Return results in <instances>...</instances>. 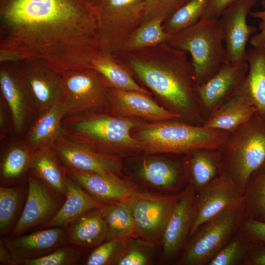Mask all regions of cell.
Masks as SVG:
<instances>
[{
	"mask_svg": "<svg viewBox=\"0 0 265 265\" xmlns=\"http://www.w3.org/2000/svg\"><path fill=\"white\" fill-rule=\"evenodd\" d=\"M95 8L83 0H0V61L31 59L58 73L93 68Z\"/></svg>",
	"mask_w": 265,
	"mask_h": 265,
	"instance_id": "6da1fadb",
	"label": "cell"
},
{
	"mask_svg": "<svg viewBox=\"0 0 265 265\" xmlns=\"http://www.w3.org/2000/svg\"><path fill=\"white\" fill-rule=\"evenodd\" d=\"M119 56L181 120L203 126L205 120L199 106L193 67L186 52L164 42Z\"/></svg>",
	"mask_w": 265,
	"mask_h": 265,
	"instance_id": "7a4b0ae2",
	"label": "cell"
},
{
	"mask_svg": "<svg viewBox=\"0 0 265 265\" xmlns=\"http://www.w3.org/2000/svg\"><path fill=\"white\" fill-rule=\"evenodd\" d=\"M141 124L138 118L95 111L64 116L61 128L63 135L93 151L119 156L140 150L132 130Z\"/></svg>",
	"mask_w": 265,
	"mask_h": 265,
	"instance_id": "3957f363",
	"label": "cell"
},
{
	"mask_svg": "<svg viewBox=\"0 0 265 265\" xmlns=\"http://www.w3.org/2000/svg\"><path fill=\"white\" fill-rule=\"evenodd\" d=\"M132 136L147 154H186L202 149H219L229 132L180 120L153 122L134 128Z\"/></svg>",
	"mask_w": 265,
	"mask_h": 265,
	"instance_id": "277c9868",
	"label": "cell"
},
{
	"mask_svg": "<svg viewBox=\"0 0 265 265\" xmlns=\"http://www.w3.org/2000/svg\"><path fill=\"white\" fill-rule=\"evenodd\" d=\"M219 150L222 158L220 174L231 179L243 195L251 175L265 163V120L256 112L229 132Z\"/></svg>",
	"mask_w": 265,
	"mask_h": 265,
	"instance_id": "5b68a950",
	"label": "cell"
},
{
	"mask_svg": "<svg viewBox=\"0 0 265 265\" xmlns=\"http://www.w3.org/2000/svg\"><path fill=\"white\" fill-rule=\"evenodd\" d=\"M166 42L190 54L197 86L212 78L227 61L220 18L200 19L193 26L170 35Z\"/></svg>",
	"mask_w": 265,
	"mask_h": 265,
	"instance_id": "8992f818",
	"label": "cell"
},
{
	"mask_svg": "<svg viewBox=\"0 0 265 265\" xmlns=\"http://www.w3.org/2000/svg\"><path fill=\"white\" fill-rule=\"evenodd\" d=\"M145 0H101L95 7L100 52L118 56L144 14Z\"/></svg>",
	"mask_w": 265,
	"mask_h": 265,
	"instance_id": "52a82bcc",
	"label": "cell"
},
{
	"mask_svg": "<svg viewBox=\"0 0 265 265\" xmlns=\"http://www.w3.org/2000/svg\"><path fill=\"white\" fill-rule=\"evenodd\" d=\"M244 206L221 213L203 224L192 235L178 264L208 265L239 229Z\"/></svg>",
	"mask_w": 265,
	"mask_h": 265,
	"instance_id": "ba28073f",
	"label": "cell"
},
{
	"mask_svg": "<svg viewBox=\"0 0 265 265\" xmlns=\"http://www.w3.org/2000/svg\"><path fill=\"white\" fill-rule=\"evenodd\" d=\"M64 116L79 113L110 112L108 83L93 68L64 72L60 74Z\"/></svg>",
	"mask_w": 265,
	"mask_h": 265,
	"instance_id": "9c48e42d",
	"label": "cell"
},
{
	"mask_svg": "<svg viewBox=\"0 0 265 265\" xmlns=\"http://www.w3.org/2000/svg\"><path fill=\"white\" fill-rule=\"evenodd\" d=\"M179 195H164L135 190L129 198L138 237L157 245Z\"/></svg>",
	"mask_w": 265,
	"mask_h": 265,
	"instance_id": "30bf717a",
	"label": "cell"
},
{
	"mask_svg": "<svg viewBox=\"0 0 265 265\" xmlns=\"http://www.w3.org/2000/svg\"><path fill=\"white\" fill-rule=\"evenodd\" d=\"M27 178L26 202L10 237L39 229L54 217L65 201V196L53 190L30 171Z\"/></svg>",
	"mask_w": 265,
	"mask_h": 265,
	"instance_id": "8fae6325",
	"label": "cell"
},
{
	"mask_svg": "<svg viewBox=\"0 0 265 265\" xmlns=\"http://www.w3.org/2000/svg\"><path fill=\"white\" fill-rule=\"evenodd\" d=\"M0 88L14 130L17 135H21L38 112L17 60L0 61Z\"/></svg>",
	"mask_w": 265,
	"mask_h": 265,
	"instance_id": "7c38bea8",
	"label": "cell"
},
{
	"mask_svg": "<svg viewBox=\"0 0 265 265\" xmlns=\"http://www.w3.org/2000/svg\"><path fill=\"white\" fill-rule=\"evenodd\" d=\"M194 205L195 218L189 238L208 220L244 206V197L231 179L220 174L195 193Z\"/></svg>",
	"mask_w": 265,
	"mask_h": 265,
	"instance_id": "4fadbf2b",
	"label": "cell"
},
{
	"mask_svg": "<svg viewBox=\"0 0 265 265\" xmlns=\"http://www.w3.org/2000/svg\"><path fill=\"white\" fill-rule=\"evenodd\" d=\"M248 70L247 61H227L212 78L197 87L199 106L205 120L221 105L238 94Z\"/></svg>",
	"mask_w": 265,
	"mask_h": 265,
	"instance_id": "5bb4252c",
	"label": "cell"
},
{
	"mask_svg": "<svg viewBox=\"0 0 265 265\" xmlns=\"http://www.w3.org/2000/svg\"><path fill=\"white\" fill-rule=\"evenodd\" d=\"M63 167L103 174L122 175L119 156L93 151L62 135L52 147Z\"/></svg>",
	"mask_w": 265,
	"mask_h": 265,
	"instance_id": "9a60e30c",
	"label": "cell"
},
{
	"mask_svg": "<svg viewBox=\"0 0 265 265\" xmlns=\"http://www.w3.org/2000/svg\"><path fill=\"white\" fill-rule=\"evenodd\" d=\"M195 191L188 184L180 194L168 219L162 235L163 259L176 257L189 236L195 218Z\"/></svg>",
	"mask_w": 265,
	"mask_h": 265,
	"instance_id": "2e32d148",
	"label": "cell"
},
{
	"mask_svg": "<svg viewBox=\"0 0 265 265\" xmlns=\"http://www.w3.org/2000/svg\"><path fill=\"white\" fill-rule=\"evenodd\" d=\"M256 0H237L220 17L224 34L227 61H246V47L256 27L247 24V17Z\"/></svg>",
	"mask_w": 265,
	"mask_h": 265,
	"instance_id": "e0dca14e",
	"label": "cell"
},
{
	"mask_svg": "<svg viewBox=\"0 0 265 265\" xmlns=\"http://www.w3.org/2000/svg\"><path fill=\"white\" fill-rule=\"evenodd\" d=\"M17 61L38 115L49 109L63 97L60 73L36 60L20 59Z\"/></svg>",
	"mask_w": 265,
	"mask_h": 265,
	"instance_id": "ac0fdd59",
	"label": "cell"
},
{
	"mask_svg": "<svg viewBox=\"0 0 265 265\" xmlns=\"http://www.w3.org/2000/svg\"><path fill=\"white\" fill-rule=\"evenodd\" d=\"M110 112L123 117L143 119L153 122L180 120L179 114L160 106L149 95L108 86Z\"/></svg>",
	"mask_w": 265,
	"mask_h": 265,
	"instance_id": "d6986e66",
	"label": "cell"
},
{
	"mask_svg": "<svg viewBox=\"0 0 265 265\" xmlns=\"http://www.w3.org/2000/svg\"><path fill=\"white\" fill-rule=\"evenodd\" d=\"M4 240L14 265L24 260L43 257L70 244L65 229L59 227L39 229L27 235L5 238Z\"/></svg>",
	"mask_w": 265,
	"mask_h": 265,
	"instance_id": "ffe728a7",
	"label": "cell"
},
{
	"mask_svg": "<svg viewBox=\"0 0 265 265\" xmlns=\"http://www.w3.org/2000/svg\"><path fill=\"white\" fill-rule=\"evenodd\" d=\"M63 168L68 177L77 182L90 195L102 202L128 198L136 190L131 182L121 176Z\"/></svg>",
	"mask_w": 265,
	"mask_h": 265,
	"instance_id": "44dd1931",
	"label": "cell"
},
{
	"mask_svg": "<svg viewBox=\"0 0 265 265\" xmlns=\"http://www.w3.org/2000/svg\"><path fill=\"white\" fill-rule=\"evenodd\" d=\"M66 112L62 97L51 108L36 117L27 130L24 142L36 150L52 148L62 135L61 122Z\"/></svg>",
	"mask_w": 265,
	"mask_h": 265,
	"instance_id": "7402d4cb",
	"label": "cell"
},
{
	"mask_svg": "<svg viewBox=\"0 0 265 265\" xmlns=\"http://www.w3.org/2000/svg\"><path fill=\"white\" fill-rule=\"evenodd\" d=\"M247 73L238 94L253 105L257 113L265 120V51L253 47L246 52Z\"/></svg>",
	"mask_w": 265,
	"mask_h": 265,
	"instance_id": "603a6c76",
	"label": "cell"
},
{
	"mask_svg": "<svg viewBox=\"0 0 265 265\" xmlns=\"http://www.w3.org/2000/svg\"><path fill=\"white\" fill-rule=\"evenodd\" d=\"M105 203L90 195L67 176L65 199L63 205L54 217L39 229L54 227L64 228L85 212L98 209Z\"/></svg>",
	"mask_w": 265,
	"mask_h": 265,
	"instance_id": "cb8c5ba5",
	"label": "cell"
},
{
	"mask_svg": "<svg viewBox=\"0 0 265 265\" xmlns=\"http://www.w3.org/2000/svg\"><path fill=\"white\" fill-rule=\"evenodd\" d=\"M63 228L69 243L83 249L96 247L107 239L106 225L99 209L85 212Z\"/></svg>",
	"mask_w": 265,
	"mask_h": 265,
	"instance_id": "d4e9b609",
	"label": "cell"
},
{
	"mask_svg": "<svg viewBox=\"0 0 265 265\" xmlns=\"http://www.w3.org/2000/svg\"><path fill=\"white\" fill-rule=\"evenodd\" d=\"M186 180L196 193L220 175L222 158L219 149H202L186 154Z\"/></svg>",
	"mask_w": 265,
	"mask_h": 265,
	"instance_id": "484cf974",
	"label": "cell"
},
{
	"mask_svg": "<svg viewBox=\"0 0 265 265\" xmlns=\"http://www.w3.org/2000/svg\"><path fill=\"white\" fill-rule=\"evenodd\" d=\"M137 175L147 185L165 190L175 189L183 179H186L185 166L182 167L177 162L158 158L143 159Z\"/></svg>",
	"mask_w": 265,
	"mask_h": 265,
	"instance_id": "4316f807",
	"label": "cell"
},
{
	"mask_svg": "<svg viewBox=\"0 0 265 265\" xmlns=\"http://www.w3.org/2000/svg\"><path fill=\"white\" fill-rule=\"evenodd\" d=\"M256 112L253 105L237 94L212 112L202 126L231 132L247 122Z\"/></svg>",
	"mask_w": 265,
	"mask_h": 265,
	"instance_id": "83f0119b",
	"label": "cell"
},
{
	"mask_svg": "<svg viewBox=\"0 0 265 265\" xmlns=\"http://www.w3.org/2000/svg\"><path fill=\"white\" fill-rule=\"evenodd\" d=\"M129 198L105 202L98 208L106 225V240L138 238Z\"/></svg>",
	"mask_w": 265,
	"mask_h": 265,
	"instance_id": "f1b7e54d",
	"label": "cell"
},
{
	"mask_svg": "<svg viewBox=\"0 0 265 265\" xmlns=\"http://www.w3.org/2000/svg\"><path fill=\"white\" fill-rule=\"evenodd\" d=\"M29 171L53 190L65 196L67 176L52 148L36 150Z\"/></svg>",
	"mask_w": 265,
	"mask_h": 265,
	"instance_id": "f546056e",
	"label": "cell"
},
{
	"mask_svg": "<svg viewBox=\"0 0 265 265\" xmlns=\"http://www.w3.org/2000/svg\"><path fill=\"white\" fill-rule=\"evenodd\" d=\"M36 149L24 141L10 146L0 159V172L1 186H8L29 171L31 160Z\"/></svg>",
	"mask_w": 265,
	"mask_h": 265,
	"instance_id": "4dcf8cb0",
	"label": "cell"
},
{
	"mask_svg": "<svg viewBox=\"0 0 265 265\" xmlns=\"http://www.w3.org/2000/svg\"><path fill=\"white\" fill-rule=\"evenodd\" d=\"M118 61L117 56L100 52L93 58L92 67L105 78L109 86L150 96L151 93L137 84Z\"/></svg>",
	"mask_w": 265,
	"mask_h": 265,
	"instance_id": "1f68e13d",
	"label": "cell"
},
{
	"mask_svg": "<svg viewBox=\"0 0 265 265\" xmlns=\"http://www.w3.org/2000/svg\"><path fill=\"white\" fill-rule=\"evenodd\" d=\"M243 196L244 217L265 222V163L251 175Z\"/></svg>",
	"mask_w": 265,
	"mask_h": 265,
	"instance_id": "d6a6232c",
	"label": "cell"
},
{
	"mask_svg": "<svg viewBox=\"0 0 265 265\" xmlns=\"http://www.w3.org/2000/svg\"><path fill=\"white\" fill-rule=\"evenodd\" d=\"M26 191V192H27ZM22 186L0 187V234L4 236L11 232L18 219L26 195Z\"/></svg>",
	"mask_w": 265,
	"mask_h": 265,
	"instance_id": "836d02e7",
	"label": "cell"
},
{
	"mask_svg": "<svg viewBox=\"0 0 265 265\" xmlns=\"http://www.w3.org/2000/svg\"><path fill=\"white\" fill-rule=\"evenodd\" d=\"M210 0H190L163 23L164 31L174 34L197 23L203 16Z\"/></svg>",
	"mask_w": 265,
	"mask_h": 265,
	"instance_id": "e575fe53",
	"label": "cell"
},
{
	"mask_svg": "<svg viewBox=\"0 0 265 265\" xmlns=\"http://www.w3.org/2000/svg\"><path fill=\"white\" fill-rule=\"evenodd\" d=\"M164 21L162 18H156L140 25L128 40L123 53L153 47L166 42L169 36L163 28L162 24Z\"/></svg>",
	"mask_w": 265,
	"mask_h": 265,
	"instance_id": "d590c367",
	"label": "cell"
},
{
	"mask_svg": "<svg viewBox=\"0 0 265 265\" xmlns=\"http://www.w3.org/2000/svg\"><path fill=\"white\" fill-rule=\"evenodd\" d=\"M252 242L239 229L221 249L208 265H235L245 264Z\"/></svg>",
	"mask_w": 265,
	"mask_h": 265,
	"instance_id": "8d00e7d4",
	"label": "cell"
},
{
	"mask_svg": "<svg viewBox=\"0 0 265 265\" xmlns=\"http://www.w3.org/2000/svg\"><path fill=\"white\" fill-rule=\"evenodd\" d=\"M156 245L139 238H128L113 265H148L154 256Z\"/></svg>",
	"mask_w": 265,
	"mask_h": 265,
	"instance_id": "74e56055",
	"label": "cell"
},
{
	"mask_svg": "<svg viewBox=\"0 0 265 265\" xmlns=\"http://www.w3.org/2000/svg\"><path fill=\"white\" fill-rule=\"evenodd\" d=\"M83 250L68 244L43 257L21 261L18 265H73L80 260Z\"/></svg>",
	"mask_w": 265,
	"mask_h": 265,
	"instance_id": "f35d334b",
	"label": "cell"
},
{
	"mask_svg": "<svg viewBox=\"0 0 265 265\" xmlns=\"http://www.w3.org/2000/svg\"><path fill=\"white\" fill-rule=\"evenodd\" d=\"M126 240H108L96 246L88 256L84 265H113L122 252Z\"/></svg>",
	"mask_w": 265,
	"mask_h": 265,
	"instance_id": "ab89813d",
	"label": "cell"
},
{
	"mask_svg": "<svg viewBox=\"0 0 265 265\" xmlns=\"http://www.w3.org/2000/svg\"><path fill=\"white\" fill-rule=\"evenodd\" d=\"M189 0H145L144 14L141 25L156 18H162L165 20Z\"/></svg>",
	"mask_w": 265,
	"mask_h": 265,
	"instance_id": "60d3db41",
	"label": "cell"
},
{
	"mask_svg": "<svg viewBox=\"0 0 265 265\" xmlns=\"http://www.w3.org/2000/svg\"><path fill=\"white\" fill-rule=\"evenodd\" d=\"M239 230L251 242L265 245V222L244 216Z\"/></svg>",
	"mask_w": 265,
	"mask_h": 265,
	"instance_id": "b9f144b4",
	"label": "cell"
},
{
	"mask_svg": "<svg viewBox=\"0 0 265 265\" xmlns=\"http://www.w3.org/2000/svg\"><path fill=\"white\" fill-rule=\"evenodd\" d=\"M263 9L259 11H250L249 14L252 17L260 20L259 32L252 35L250 43L253 47H262L265 45V0L261 1Z\"/></svg>",
	"mask_w": 265,
	"mask_h": 265,
	"instance_id": "7bdbcfd3",
	"label": "cell"
},
{
	"mask_svg": "<svg viewBox=\"0 0 265 265\" xmlns=\"http://www.w3.org/2000/svg\"><path fill=\"white\" fill-rule=\"evenodd\" d=\"M237 0H210L208 7L200 19H219L224 11Z\"/></svg>",
	"mask_w": 265,
	"mask_h": 265,
	"instance_id": "ee69618b",
	"label": "cell"
},
{
	"mask_svg": "<svg viewBox=\"0 0 265 265\" xmlns=\"http://www.w3.org/2000/svg\"><path fill=\"white\" fill-rule=\"evenodd\" d=\"M245 264L265 265V245L252 242Z\"/></svg>",
	"mask_w": 265,
	"mask_h": 265,
	"instance_id": "f6af8a7d",
	"label": "cell"
},
{
	"mask_svg": "<svg viewBox=\"0 0 265 265\" xmlns=\"http://www.w3.org/2000/svg\"><path fill=\"white\" fill-rule=\"evenodd\" d=\"M0 262L1 265H14L11 253L5 246L4 238L0 240Z\"/></svg>",
	"mask_w": 265,
	"mask_h": 265,
	"instance_id": "bcb514c9",
	"label": "cell"
},
{
	"mask_svg": "<svg viewBox=\"0 0 265 265\" xmlns=\"http://www.w3.org/2000/svg\"><path fill=\"white\" fill-rule=\"evenodd\" d=\"M7 105L3 98L0 96V128L1 137L3 136L7 131V113L5 109Z\"/></svg>",
	"mask_w": 265,
	"mask_h": 265,
	"instance_id": "7dc6e473",
	"label": "cell"
},
{
	"mask_svg": "<svg viewBox=\"0 0 265 265\" xmlns=\"http://www.w3.org/2000/svg\"><path fill=\"white\" fill-rule=\"evenodd\" d=\"M86 3L91 6L95 7L99 4L101 0H83Z\"/></svg>",
	"mask_w": 265,
	"mask_h": 265,
	"instance_id": "c3c4849f",
	"label": "cell"
},
{
	"mask_svg": "<svg viewBox=\"0 0 265 265\" xmlns=\"http://www.w3.org/2000/svg\"><path fill=\"white\" fill-rule=\"evenodd\" d=\"M262 47L264 48V50H265V45H264Z\"/></svg>",
	"mask_w": 265,
	"mask_h": 265,
	"instance_id": "681fc988",
	"label": "cell"
}]
</instances>
